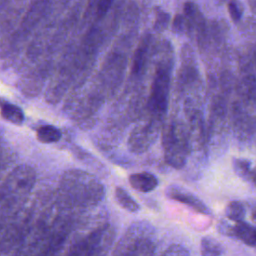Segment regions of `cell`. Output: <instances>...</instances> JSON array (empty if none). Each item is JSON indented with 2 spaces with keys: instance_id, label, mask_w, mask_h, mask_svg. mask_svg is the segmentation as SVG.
Here are the masks:
<instances>
[{
  "instance_id": "obj_12",
  "label": "cell",
  "mask_w": 256,
  "mask_h": 256,
  "mask_svg": "<svg viewBox=\"0 0 256 256\" xmlns=\"http://www.w3.org/2000/svg\"><path fill=\"white\" fill-rule=\"evenodd\" d=\"M233 166L236 174L243 180L254 184V170L251 161L247 159H234Z\"/></svg>"
},
{
  "instance_id": "obj_18",
  "label": "cell",
  "mask_w": 256,
  "mask_h": 256,
  "mask_svg": "<svg viewBox=\"0 0 256 256\" xmlns=\"http://www.w3.org/2000/svg\"><path fill=\"white\" fill-rule=\"evenodd\" d=\"M172 28L175 33H178V34L184 33V31L187 28V23H186V19H185L184 15L179 14L174 18Z\"/></svg>"
},
{
  "instance_id": "obj_16",
  "label": "cell",
  "mask_w": 256,
  "mask_h": 256,
  "mask_svg": "<svg viewBox=\"0 0 256 256\" xmlns=\"http://www.w3.org/2000/svg\"><path fill=\"white\" fill-rule=\"evenodd\" d=\"M169 20H170L169 14L158 8L156 11V21H155V26H154L155 30H157L159 32L164 31L168 27Z\"/></svg>"
},
{
  "instance_id": "obj_21",
  "label": "cell",
  "mask_w": 256,
  "mask_h": 256,
  "mask_svg": "<svg viewBox=\"0 0 256 256\" xmlns=\"http://www.w3.org/2000/svg\"><path fill=\"white\" fill-rule=\"evenodd\" d=\"M7 163V154L4 145L0 142V173Z\"/></svg>"
},
{
  "instance_id": "obj_13",
  "label": "cell",
  "mask_w": 256,
  "mask_h": 256,
  "mask_svg": "<svg viewBox=\"0 0 256 256\" xmlns=\"http://www.w3.org/2000/svg\"><path fill=\"white\" fill-rule=\"evenodd\" d=\"M201 253L207 256L223 255L225 253L223 246L213 237H204L201 240Z\"/></svg>"
},
{
  "instance_id": "obj_4",
  "label": "cell",
  "mask_w": 256,
  "mask_h": 256,
  "mask_svg": "<svg viewBox=\"0 0 256 256\" xmlns=\"http://www.w3.org/2000/svg\"><path fill=\"white\" fill-rule=\"evenodd\" d=\"M169 71L162 64L158 66L156 77L152 87L150 107L157 115L164 114L167 109L169 93Z\"/></svg>"
},
{
  "instance_id": "obj_10",
  "label": "cell",
  "mask_w": 256,
  "mask_h": 256,
  "mask_svg": "<svg viewBox=\"0 0 256 256\" xmlns=\"http://www.w3.org/2000/svg\"><path fill=\"white\" fill-rule=\"evenodd\" d=\"M37 139L44 144H52L60 141L62 138L61 131L53 125H44L37 129Z\"/></svg>"
},
{
  "instance_id": "obj_17",
  "label": "cell",
  "mask_w": 256,
  "mask_h": 256,
  "mask_svg": "<svg viewBox=\"0 0 256 256\" xmlns=\"http://www.w3.org/2000/svg\"><path fill=\"white\" fill-rule=\"evenodd\" d=\"M115 0H98L96 5V10H95L97 19L103 18L108 13V11L110 10Z\"/></svg>"
},
{
  "instance_id": "obj_1",
  "label": "cell",
  "mask_w": 256,
  "mask_h": 256,
  "mask_svg": "<svg viewBox=\"0 0 256 256\" xmlns=\"http://www.w3.org/2000/svg\"><path fill=\"white\" fill-rule=\"evenodd\" d=\"M36 182V173L28 165L13 169L0 184V226L21 209Z\"/></svg>"
},
{
  "instance_id": "obj_7",
  "label": "cell",
  "mask_w": 256,
  "mask_h": 256,
  "mask_svg": "<svg viewBox=\"0 0 256 256\" xmlns=\"http://www.w3.org/2000/svg\"><path fill=\"white\" fill-rule=\"evenodd\" d=\"M129 182L133 189L142 193H149L155 190L159 185V181L156 176L148 172L132 174L129 177Z\"/></svg>"
},
{
  "instance_id": "obj_15",
  "label": "cell",
  "mask_w": 256,
  "mask_h": 256,
  "mask_svg": "<svg viewBox=\"0 0 256 256\" xmlns=\"http://www.w3.org/2000/svg\"><path fill=\"white\" fill-rule=\"evenodd\" d=\"M228 11L231 19L237 23L241 20L243 15V6L238 0H228Z\"/></svg>"
},
{
  "instance_id": "obj_6",
  "label": "cell",
  "mask_w": 256,
  "mask_h": 256,
  "mask_svg": "<svg viewBox=\"0 0 256 256\" xmlns=\"http://www.w3.org/2000/svg\"><path fill=\"white\" fill-rule=\"evenodd\" d=\"M166 195L172 199L175 200L177 202L183 203L189 207H191L192 209H194L195 211L205 214V215H209L211 214L209 208L205 205L204 202H202L198 197H196L194 194L190 193L189 191L180 188L178 186H170L169 188H167L166 191Z\"/></svg>"
},
{
  "instance_id": "obj_2",
  "label": "cell",
  "mask_w": 256,
  "mask_h": 256,
  "mask_svg": "<svg viewBox=\"0 0 256 256\" xmlns=\"http://www.w3.org/2000/svg\"><path fill=\"white\" fill-rule=\"evenodd\" d=\"M53 0H32L13 29L0 40V59L14 56L38 24L45 18Z\"/></svg>"
},
{
  "instance_id": "obj_23",
  "label": "cell",
  "mask_w": 256,
  "mask_h": 256,
  "mask_svg": "<svg viewBox=\"0 0 256 256\" xmlns=\"http://www.w3.org/2000/svg\"><path fill=\"white\" fill-rule=\"evenodd\" d=\"M17 1H20V2H22V3H24V1H25V0H17Z\"/></svg>"
},
{
  "instance_id": "obj_22",
  "label": "cell",
  "mask_w": 256,
  "mask_h": 256,
  "mask_svg": "<svg viewBox=\"0 0 256 256\" xmlns=\"http://www.w3.org/2000/svg\"><path fill=\"white\" fill-rule=\"evenodd\" d=\"M8 2H9V0H0V12L5 8V6L7 5Z\"/></svg>"
},
{
  "instance_id": "obj_14",
  "label": "cell",
  "mask_w": 256,
  "mask_h": 256,
  "mask_svg": "<svg viewBox=\"0 0 256 256\" xmlns=\"http://www.w3.org/2000/svg\"><path fill=\"white\" fill-rule=\"evenodd\" d=\"M225 213L229 220L239 222L244 220L246 216V208L240 201H232L226 207Z\"/></svg>"
},
{
  "instance_id": "obj_11",
  "label": "cell",
  "mask_w": 256,
  "mask_h": 256,
  "mask_svg": "<svg viewBox=\"0 0 256 256\" xmlns=\"http://www.w3.org/2000/svg\"><path fill=\"white\" fill-rule=\"evenodd\" d=\"M115 198L118 204L123 207L125 210L136 213L140 210L139 204L134 200V198L122 187H117L115 189Z\"/></svg>"
},
{
  "instance_id": "obj_5",
  "label": "cell",
  "mask_w": 256,
  "mask_h": 256,
  "mask_svg": "<svg viewBox=\"0 0 256 256\" xmlns=\"http://www.w3.org/2000/svg\"><path fill=\"white\" fill-rule=\"evenodd\" d=\"M164 147L166 161L175 168H180L185 164V146L178 137V131L175 127H169L164 134Z\"/></svg>"
},
{
  "instance_id": "obj_20",
  "label": "cell",
  "mask_w": 256,
  "mask_h": 256,
  "mask_svg": "<svg viewBox=\"0 0 256 256\" xmlns=\"http://www.w3.org/2000/svg\"><path fill=\"white\" fill-rule=\"evenodd\" d=\"M219 230L222 234L227 236H233V226H230L226 221H221L219 225Z\"/></svg>"
},
{
  "instance_id": "obj_3",
  "label": "cell",
  "mask_w": 256,
  "mask_h": 256,
  "mask_svg": "<svg viewBox=\"0 0 256 256\" xmlns=\"http://www.w3.org/2000/svg\"><path fill=\"white\" fill-rule=\"evenodd\" d=\"M30 213L18 210L6 222L0 226V253H9L18 249L27 236Z\"/></svg>"
},
{
  "instance_id": "obj_8",
  "label": "cell",
  "mask_w": 256,
  "mask_h": 256,
  "mask_svg": "<svg viewBox=\"0 0 256 256\" xmlns=\"http://www.w3.org/2000/svg\"><path fill=\"white\" fill-rule=\"evenodd\" d=\"M233 236L250 247H255L256 245L255 228L251 224L244 222V220L236 222V225L233 226Z\"/></svg>"
},
{
  "instance_id": "obj_19",
  "label": "cell",
  "mask_w": 256,
  "mask_h": 256,
  "mask_svg": "<svg viewBox=\"0 0 256 256\" xmlns=\"http://www.w3.org/2000/svg\"><path fill=\"white\" fill-rule=\"evenodd\" d=\"M164 255H189V251L180 245H171L164 253Z\"/></svg>"
},
{
  "instance_id": "obj_9",
  "label": "cell",
  "mask_w": 256,
  "mask_h": 256,
  "mask_svg": "<svg viewBox=\"0 0 256 256\" xmlns=\"http://www.w3.org/2000/svg\"><path fill=\"white\" fill-rule=\"evenodd\" d=\"M0 114L4 120L15 125H21L25 120L22 109L9 102H3L0 105Z\"/></svg>"
}]
</instances>
